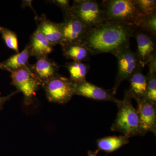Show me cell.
<instances>
[{"instance_id": "obj_1", "label": "cell", "mask_w": 156, "mask_h": 156, "mask_svg": "<svg viewBox=\"0 0 156 156\" xmlns=\"http://www.w3.org/2000/svg\"><path fill=\"white\" fill-rule=\"evenodd\" d=\"M134 27L123 23L105 22L89 29L83 43L91 55L110 53L115 56L130 46Z\"/></svg>"}, {"instance_id": "obj_2", "label": "cell", "mask_w": 156, "mask_h": 156, "mask_svg": "<svg viewBox=\"0 0 156 156\" xmlns=\"http://www.w3.org/2000/svg\"><path fill=\"white\" fill-rule=\"evenodd\" d=\"M132 99L127 89L123 100L117 105L119 111L111 127L112 131L122 133L128 138L146 134L141 128L137 111L132 105Z\"/></svg>"}, {"instance_id": "obj_3", "label": "cell", "mask_w": 156, "mask_h": 156, "mask_svg": "<svg viewBox=\"0 0 156 156\" xmlns=\"http://www.w3.org/2000/svg\"><path fill=\"white\" fill-rule=\"evenodd\" d=\"M101 2L105 22L135 25L140 17L135 0H104Z\"/></svg>"}, {"instance_id": "obj_4", "label": "cell", "mask_w": 156, "mask_h": 156, "mask_svg": "<svg viewBox=\"0 0 156 156\" xmlns=\"http://www.w3.org/2000/svg\"><path fill=\"white\" fill-rule=\"evenodd\" d=\"M71 6L73 14L89 29L105 22L101 2L95 0H75Z\"/></svg>"}, {"instance_id": "obj_5", "label": "cell", "mask_w": 156, "mask_h": 156, "mask_svg": "<svg viewBox=\"0 0 156 156\" xmlns=\"http://www.w3.org/2000/svg\"><path fill=\"white\" fill-rule=\"evenodd\" d=\"M11 73V84L22 92L26 105H30L37 91L42 87V83L32 71L30 64Z\"/></svg>"}, {"instance_id": "obj_6", "label": "cell", "mask_w": 156, "mask_h": 156, "mask_svg": "<svg viewBox=\"0 0 156 156\" xmlns=\"http://www.w3.org/2000/svg\"><path fill=\"white\" fill-rule=\"evenodd\" d=\"M42 87L48 101L53 103L64 104L75 95L73 83L59 74L44 83Z\"/></svg>"}, {"instance_id": "obj_7", "label": "cell", "mask_w": 156, "mask_h": 156, "mask_svg": "<svg viewBox=\"0 0 156 156\" xmlns=\"http://www.w3.org/2000/svg\"><path fill=\"white\" fill-rule=\"evenodd\" d=\"M115 56L118 60V72L114 87L112 90L115 95L122 82L128 80L136 69L142 67L136 53L132 51L130 46L121 50Z\"/></svg>"}, {"instance_id": "obj_8", "label": "cell", "mask_w": 156, "mask_h": 156, "mask_svg": "<svg viewBox=\"0 0 156 156\" xmlns=\"http://www.w3.org/2000/svg\"><path fill=\"white\" fill-rule=\"evenodd\" d=\"M64 20L59 23L62 34L61 46L83 43L89 29L73 14L72 11L63 14Z\"/></svg>"}, {"instance_id": "obj_9", "label": "cell", "mask_w": 156, "mask_h": 156, "mask_svg": "<svg viewBox=\"0 0 156 156\" xmlns=\"http://www.w3.org/2000/svg\"><path fill=\"white\" fill-rule=\"evenodd\" d=\"M133 37L136 39V54L143 68L156 56V36L134 25Z\"/></svg>"}, {"instance_id": "obj_10", "label": "cell", "mask_w": 156, "mask_h": 156, "mask_svg": "<svg viewBox=\"0 0 156 156\" xmlns=\"http://www.w3.org/2000/svg\"><path fill=\"white\" fill-rule=\"evenodd\" d=\"M73 87L74 95L83 96L92 100L112 101L117 105L121 101L115 97L112 89L106 90L87 80L81 83H73Z\"/></svg>"}, {"instance_id": "obj_11", "label": "cell", "mask_w": 156, "mask_h": 156, "mask_svg": "<svg viewBox=\"0 0 156 156\" xmlns=\"http://www.w3.org/2000/svg\"><path fill=\"white\" fill-rule=\"evenodd\" d=\"M136 102V111L143 130L145 134L151 132L156 135V104L146 98Z\"/></svg>"}, {"instance_id": "obj_12", "label": "cell", "mask_w": 156, "mask_h": 156, "mask_svg": "<svg viewBox=\"0 0 156 156\" xmlns=\"http://www.w3.org/2000/svg\"><path fill=\"white\" fill-rule=\"evenodd\" d=\"M60 67V66L48 57L37 58L34 64H30L31 70L42 84L58 74Z\"/></svg>"}, {"instance_id": "obj_13", "label": "cell", "mask_w": 156, "mask_h": 156, "mask_svg": "<svg viewBox=\"0 0 156 156\" xmlns=\"http://www.w3.org/2000/svg\"><path fill=\"white\" fill-rule=\"evenodd\" d=\"M27 45L31 56H34L37 58L48 57L53 51L54 47L37 29L32 35Z\"/></svg>"}, {"instance_id": "obj_14", "label": "cell", "mask_w": 156, "mask_h": 156, "mask_svg": "<svg viewBox=\"0 0 156 156\" xmlns=\"http://www.w3.org/2000/svg\"><path fill=\"white\" fill-rule=\"evenodd\" d=\"M37 29L45 37L53 46L61 45L62 37L59 23L53 22L48 19L46 15L39 17Z\"/></svg>"}, {"instance_id": "obj_15", "label": "cell", "mask_w": 156, "mask_h": 156, "mask_svg": "<svg viewBox=\"0 0 156 156\" xmlns=\"http://www.w3.org/2000/svg\"><path fill=\"white\" fill-rule=\"evenodd\" d=\"M142 68H140L131 76L128 80L130 82L128 93L136 101L146 98L147 81L146 76L142 73Z\"/></svg>"}, {"instance_id": "obj_16", "label": "cell", "mask_w": 156, "mask_h": 156, "mask_svg": "<svg viewBox=\"0 0 156 156\" xmlns=\"http://www.w3.org/2000/svg\"><path fill=\"white\" fill-rule=\"evenodd\" d=\"M30 57L29 48L27 44L22 52L17 53L5 61L0 62V69L10 73L16 71L29 64V59Z\"/></svg>"}, {"instance_id": "obj_17", "label": "cell", "mask_w": 156, "mask_h": 156, "mask_svg": "<svg viewBox=\"0 0 156 156\" xmlns=\"http://www.w3.org/2000/svg\"><path fill=\"white\" fill-rule=\"evenodd\" d=\"M63 56L74 61H87L90 59V52L83 43L70 44L62 46Z\"/></svg>"}, {"instance_id": "obj_18", "label": "cell", "mask_w": 156, "mask_h": 156, "mask_svg": "<svg viewBox=\"0 0 156 156\" xmlns=\"http://www.w3.org/2000/svg\"><path fill=\"white\" fill-rule=\"evenodd\" d=\"M128 137L122 135L120 136H108L99 138L96 140L97 150L105 152H113L119 149L129 142Z\"/></svg>"}, {"instance_id": "obj_19", "label": "cell", "mask_w": 156, "mask_h": 156, "mask_svg": "<svg viewBox=\"0 0 156 156\" xmlns=\"http://www.w3.org/2000/svg\"><path fill=\"white\" fill-rule=\"evenodd\" d=\"M64 66L69 73V79L73 83H79L86 80L90 66L89 64L82 62L73 61L66 62Z\"/></svg>"}, {"instance_id": "obj_20", "label": "cell", "mask_w": 156, "mask_h": 156, "mask_svg": "<svg viewBox=\"0 0 156 156\" xmlns=\"http://www.w3.org/2000/svg\"><path fill=\"white\" fill-rule=\"evenodd\" d=\"M147 65L149 70L146 76L147 81L146 99L156 104V56L151 59Z\"/></svg>"}, {"instance_id": "obj_21", "label": "cell", "mask_w": 156, "mask_h": 156, "mask_svg": "<svg viewBox=\"0 0 156 156\" xmlns=\"http://www.w3.org/2000/svg\"><path fill=\"white\" fill-rule=\"evenodd\" d=\"M156 36V12L140 17L135 25Z\"/></svg>"}, {"instance_id": "obj_22", "label": "cell", "mask_w": 156, "mask_h": 156, "mask_svg": "<svg viewBox=\"0 0 156 156\" xmlns=\"http://www.w3.org/2000/svg\"><path fill=\"white\" fill-rule=\"evenodd\" d=\"M0 33L7 47L17 53H19L18 39L15 33L9 29L0 27Z\"/></svg>"}, {"instance_id": "obj_23", "label": "cell", "mask_w": 156, "mask_h": 156, "mask_svg": "<svg viewBox=\"0 0 156 156\" xmlns=\"http://www.w3.org/2000/svg\"><path fill=\"white\" fill-rule=\"evenodd\" d=\"M140 17L156 12L155 0H135Z\"/></svg>"}, {"instance_id": "obj_24", "label": "cell", "mask_w": 156, "mask_h": 156, "mask_svg": "<svg viewBox=\"0 0 156 156\" xmlns=\"http://www.w3.org/2000/svg\"><path fill=\"white\" fill-rule=\"evenodd\" d=\"M69 2L68 0H53L50 1V2L59 7L62 11L63 14H65L72 11V6L70 5Z\"/></svg>"}, {"instance_id": "obj_25", "label": "cell", "mask_w": 156, "mask_h": 156, "mask_svg": "<svg viewBox=\"0 0 156 156\" xmlns=\"http://www.w3.org/2000/svg\"><path fill=\"white\" fill-rule=\"evenodd\" d=\"M19 92L18 90H16L15 92H12L10 95L5 96V97H2L1 96V93L0 92V110H2V109L3 105L7 101L10 100L12 96H14V95Z\"/></svg>"}, {"instance_id": "obj_26", "label": "cell", "mask_w": 156, "mask_h": 156, "mask_svg": "<svg viewBox=\"0 0 156 156\" xmlns=\"http://www.w3.org/2000/svg\"><path fill=\"white\" fill-rule=\"evenodd\" d=\"M32 1H23L22 4V7L23 9H24L26 7H30L31 9L33 11L34 14L36 15V20L37 19L39 18V17H38L36 13L34 10L33 8L32 5Z\"/></svg>"}, {"instance_id": "obj_27", "label": "cell", "mask_w": 156, "mask_h": 156, "mask_svg": "<svg viewBox=\"0 0 156 156\" xmlns=\"http://www.w3.org/2000/svg\"><path fill=\"white\" fill-rule=\"evenodd\" d=\"M98 151L96 150L95 151H89L88 152V156H98L97 154L98 153Z\"/></svg>"}]
</instances>
